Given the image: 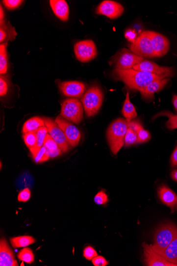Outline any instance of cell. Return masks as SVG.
I'll return each mask as SVG.
<instances>
[{
	"label": "cell",
	"instance_id": "6da1fadb",
	"mask_svg": "<svg viewBox=\"0 0 177 266\" xmlns=\"http://www.w3.org/2000/svg\"><path fill=\"white\" fill-rule=\"evenodd\" d=\"M113 73L117 80L124 82L129 88L138 90L140 92L153 81L168 78L142 72L133 69L126 70L115 69Z\"/></svg>",
	"mask_w": 177,
	"mask_h": 266
},
{
	"label": "cell",
	"instance_id": "7a4b0ae2",
	"mask_svg": "<svg viewBox=\"0 0 177 266\" xmlns=\"http://www.w3.org/2000/svg\"><path fill=\"white\" fill-rule=\"evenodd\" d=\"M128 127L129 122L122 118L115 120L109 127L107 139L111 151L114 155H116L123 146Z\"/></svg>",
	"mask_w": 177,
	"mask_h": 266
},
{
	"label": "cell",
	"instance_id": "3957f363",
	"mask_svg": "<svg viewBox=\"0 0 177 266\" xmlns=\"http://www.w3.org/2000/svg\"><path fill=\"white\" fill-rule=\"evenodd\" d=\"M103 100L102 90L97 86H91L83 95L81 102L84 111L89 117L95 115L99 111Z\"/></svg>",
	"mask_w": 177,
	"mask_h": 266
},
{
	"label": "cell",
	"instance_id": "277c9868",
	"mask_svg": "<svg viewBox=\"0 0 177 266\" xmlns=\"http://www.w3.org/2000/svg\"><path fill=\"white\" fill-rule=\"evenodd\" d=\"M177 236V226L172 223L161 225L156 229L154 237V244L152 247L155 252L167 247Z\"/></svg>",
	"mask_w": 177,
	"mask_h": 266
},
{
	"label": "cell",
	"instance_id": "5b68a950",
	"mask_svg": "<svg viewBox=\"0 0 177 266\" xmlns=\"http://www.w3.org/2000/svg\"><path fill=\"white\" fill-rule=\"evenodd\" d=\"M144 60V58L136 55L126 48L121 50L109 61L115 69L126 70L133 69L136 65Z\"/></svg>",
	"mask_w": 177,
	"mask_h": 266
},
{
	"label": "cell",
	"instance_id": "8992f818",
	"mask_svg": "<svg viewBox=\"0 0 177 266\" xmlns=\"http://www.w3.org/2000/svg\"><path fill=\"white\" fill-rule=\"evenodd\" d=\"M83 107L81 103L77 99H68L61 105V115L63 118L79 124L83 120Z\"/></svg>",
	"mask_w": 177,
	"mask_h": 266
},
{
	"label": "cell",
	"instance_id": "52a82bcc",
	"mask_svg": "<svg viewBox=\"0 0 177 266\" xmlns=\"http://www.w3.org/2000/svg\"><path fill=\"white\" fill-rule=\"evenodd\" d=\"M133 53L143 58L155 57L152 40L148 31H144L128 46Z\"/></svg>",
	"mask_w": 177,
	"mask_h": 266
},
{
	"label": "cell",
	"instance_id": "ba28073f",
	"mask_svg": "<svg viewBox=\"0 0 177 266\" xmlns=\"http://www.w3.org/2000/svg\"><path fill=\"white\" fill-rule=\"evenodd\" d=\"M76 59L83 63L93 60L97 55V49L93 41L83 40L76 43L74 47Z\"/></svg>",
	"mask_w": 177,
	"mask_h": 266
},
{
	"label": "cell",
	"instance_id": "9c48e42d",
	"mask_svg": "<svg viewBox=\"0 0 177 266\" xmlns=\"http://www.w3.org/2000/svg\"><path fill=\"white\" fill-rule=\"evenodd\" d=\"M45 125L48 129L49 133L61 149L63 153H66L69 148V144L62 129L55 121L48 118H43Z\"/></svg>",
	"mask_w": 177,
	"mask_h": 266
},
{
	"label": "cell",
	"instance_id": "30bf717a",
	"mask_svg": "<svg viewBox=\"0 0 177 266\" xmlns=\"http://www.w3.org/2000/svg\"><path fill=\"white\" fill-rule=\"evenodd\" d=\"M55 122L66 136L69 145L76 147L81 138V133L78 129L61 116H58Z\"/></svg>",
	"mask_w": 177,
	"mask_h": 266
},
{
	"label": "cell",
	"instance_id": "8fae6325",
	"mask_svg": "<svg viewBox=\"0 0 177 266\" xmlns=\"http://www.w3.org/2000/svg\"><path fill=\"white\" fill-rule=\"evenodd\" d=\"M133 69L142 71V72L166 76L168 78L173 77L175 74L173 67H161L154 62L146 60L136 65Z\"/></svg>",
	"mask_w": 177,
	"mask_h": 266
},
{
	"label": "cell",
	"instance_id": "7c38bea8",
	"mask_svg": "<svg viewBox=\"0 0 177 266\" xmlns=\"http://www.w3.org/2000/svg\"><path fill=\"white\" fill-rule=\"evenodd\" d=\"M124 11L123 6L119 3L110 0L103 1L96 9L97 15L105 16L111 19L121 16Z\"/></svg>",
	"mask_w": 177,
	"mask_h": 266
},
{
	"label": "cell",
	"instance_id": "4fadbf2b",
	"mask_svg": "<svg viewBox=\"0 0 177 266\" xmlns=\"http://www.w3.org/2000/svg\"><path fill=\"white\" fill-rule=\"evenodd\" d=\"M144 262L148 266H177L155 252L152 245L143 243Z\"/></svg>",
	"mask_w": 177,
	"mask_h": 266
},
{
	"label": "cell",
	"instance_id": "5bb4252c",
	"mask_svg": "<svg viewBox=\"0 0 177 266\" xmlns=\"http://www.w3.org/2000/svg\"><path fill=\"white\" fill-rule=\"evenodd\" d=\"M152 40L155 57L165 55L169 50L170 42L165 36L153 31H148Z\"/></svg>",
	"mask_w": 177,
	"mask_h": 266
},
{
	"label": "cell",
	"instance_id": "9a60e30c",
	"mask_svg": "<svg viewBox=\"0 0 177 266\" xmlns=\"http://www.w3.org/2000/svg\"><path fill=\"white\" fill-rule=\"evenodd\" d=\"M59 88L65 96L80 98L84 93L86 86L82 82L71 81L61 83Z\"/></svg>",
	"mask_w": 177,
	"mask_h": 266
},
{
	"label": "cell",
	"instance_id": "2e32d148",
	"mask_svg": "<svg viewBox=\"0 0 177 266\" xmlns=\"http://www.w3.org/2000/svg\"><path fill=\"white\" fill-rule=\"evenodd\" d=\"M0 266H18L14 251L10 248L7 241L4 238H2L0 241Z\"/></svg>",
	"mask_w": 177,
	"mask_h": 266
},
{
	"label": "cell",
	"instance_id": "e0dca14e",
	"mask_svg": "<svg viewBox=\"0 0 177 266\" xmlns=\"http://www.w3.org/2000/svg\"><path fill=\"white\" fill-rule=\"evenodd\" d=\"M158 194L161 202L170 207L172 212H174L175 207L177 205V194L165 185L159 188Z\"/></svg>",
	"mask_w": 177,
	"mask_h": 266
},
{
	"label": "cell",
	"instance_id": "ac0fdd59",
	"mask_svg": "<svg viewBox=\"0 0 177 266\" xmlns=\"http://www.w3.org/2000/svg\"><path fill=\"white\" fill-rule=\"evenodd\" d=\"M170 80V78L157 80L149 84V85L141 92V94L144 100H152L153 99L154 94L159 92L167 85Z\"/></svg>",
	"mask_w": 177,
	"mask_h": 266
},
{
	"label": "cell",
	"instance_id": "d6986e66",
	"mask_svg": "<svg viewBox=\"0 0 177 266\" xmlns=\"http://www.w3.org/2000/svg\"><path fill=\"white\" fill-rule=\"evenodd\" d=\"M51 7L57 17L63 22H67L69 18V8L64 0H51Z\"/></svg>",
	"mask_w": 177,
	"mask_h": 266
},
{
	"label": "cell",
	"instance_id": "ffe728a7",
	"mask_svg": "<svg viewBox=\"0 0 177 266\" xmlns=\"http://www.w3.org/2000/svg\"><path fill=\"white\" fill-rule=\"evenodd\" d=\"M17 32L9 22L0 21V42L1 44L13 41L17 36Z\"/></svg>",
	"mask_w": 177,
	"mask_h": 266
},
{
	"label": "cell",
	"instance_id": "44dd1931",
	"mask_svg": "<svg viewBox=\"0 0 177 266\" xmlns=\"http://www.w3.org/2000/svg\"><path fill=\"white\" fill-rule=\"evenodd\" d=\"M156 252L170 263L177 266V236L166 248Z\"/></svg>",
	"mask_w": 177,
	"mask_h": 266
},
{
	"label": "cell",
	"instance_id": "7402d4cb",
	"mask_svg": "<svg viewBox=\"0 0 177 266\" xmlns=\"http://www.w3.org/2000/svg\"><path fill=\"white\" fill-rule=\"evenodd\" d=\"M43 146L47 149V154L50 158H56L62 153L56 142L49 133L46 136Z\"/></svg>",
	"mask_w": 177,
	"mask_h": 266
},
{
	"label": "cell",
	"instance_id": "603a6c76",
	"mask_svg": "<svg viewBox=\"0 0 177 266\" xmlns=\"http://www.w3.org/2000/svg\"><path fill=\"white\" fill-rule=\"evenodd\" d=\"M129 126L134 130L137 137L138 143H143L150 140L151 135L150 133L144 129L138 121H130L129 122Z\"/></svg>",
	"mask_w": 177,
	"mask_h": 266
},
{
	"label": "cell",
	"instance_id": "cb8c5ba5",
	"mask_svg": "<svg viewBox=\"0 0 177 266\" xmlns=\"http://www.w3.org/2000/svg\"><path fill=\"white\" fill-rule=\"evenodd\" d=\"M122 113L128 122L136 118L137 116L136 109L130 101L128 93L126 94V99L125 101L122 109Z\"/></svg>",
	"mask_w": 177,
	"mask_h": 266
},
{
	"label": "cell",
	"instance_id": "d4e9b609",
	"mask_svg": "<svg viewBox=\"0 0 177 266\" xmlns=\"http://www.w3.org/2000/svg\"><path fill=\"white\" fill-rule=\"evenodd\" d=\"M36 242L34 238L29 236H20L10 239V242L13 248H25Z\"/></svg>",
	"mask_w": 177,
	"mask_h": 266
},
{
	"label": "cell",
	"instance_id": "484cf974",
	"mask_svg": "<svg viewBox=\"0 0 177 266\" xmlns=\"http://www.w3.org/2000/svg\"><path fill=\"white\" fill-rule=\"evenodd\" d=\"M44 119L39 117L32 118L25 123L23 128V133L37 131L38 129L44 127Z\"/></svg>",
	"mask_w": 177,
	"mask_h": 266
},
{
	"label": "cell",
	"instance_id": "4316f807",
	"mask_svg": "<svg viewBox=\"0 0 177 266\" xmlns=\"http://www.w3.org/2000/svg\"><path fill=\"white\" fill-rule=\"evenodd\" d=\"M8 43H3L0 45V74H5L8 70Z\"/></svg>",
	"mask_w": 177,
	"mask_h": 266
},
{
	"label": "cell",
	"instance_id": "83f0119b",
	"mask_svg": "<svg viewBox=\"0 0 177 266\" xmlns=\"http://www.w3.org/2000/svg\"><path fill=\"white\" fill-rule=\"evenodd\" d=\"M48 133V129L46 127H42L37 130V146L34 152L31 153L33 157L43 146L45 138Z\"/></svg>",
	"mask_w": 177,
	"mask_h": 266
},
{
	"label": "cell",
	"instance_id": "f1b7e54d",
	"mask_svg": "<svg viewBox=\"0 0 177 266\" xmlns=\"http://www.w3.org/2000/svg\"><path fill=\"white\" fill-rule=\"evenodd\" d=\"M23 138L25 145L30 149L31 153H33L37 146L36 131L24 133Z\"/></svg>",
	"mask_w": 177,
	"mask_h": 266
},
{
	"label": "cell",
	"instance_id": "f546056e",
	"mask_svg": "<svg viewBox=\"0 0 177 266\" xmlns=\"http://www.w3.org/2000/svg\"><path fill=\"white\" fill-rule=\"evenodd\" d=\"M17 256L20 261L27 264H31L35 260L33 252L28 248H24L21 251H19Z\"/></svg>",
	"mask_w": 177,
	"mask_h": 266
},
{
	"label": "cell",
	"instance_id": "4dcf8cb0",
	"mask_svg": "<svg viewBox=\"0 0 177 266\" xmlns=\"http://www.w3.org/2000/svg\"><path fill=\"white\" fill-rule=\"evenodd\" d=\"M156 116H166L168 118V120L166 123V126L168 129H177V115L174 114L171 112L165 111L159 113Z\"/></svg>",
	"mask_w": 177,
	"mask_h": 266
},
{
	"label": "cell",
	"instance_id": "1f68e13d",
	"mask_svg": "<svg viewBox=\"0 0 177 266\" xmlns=\"http://www.w3.org/2000/svg\"><path fill=\"white\" fill-rule=\"evenodd\" d=\"M137 143H138L137 135L132 128L129 126L125 137L124 144L126 146H129Z\"/></svg>",
	"mask_w": 177,
	"mask_h": 266
},
{
	"label": "cell",
	"instance_id": "d6a6232c",
	"mask_svg": "<svg viewBox=\"0 0 177 266\" xmlns=\"http://www.w3.org/2000/svg\"><path fill=\"white\" fill-rule=\"evenodd\" d=\"M33 158L36 163H42V162H44L50 159V157L47 154V149H46L44 146Z\"/></svg>",
	"mask_w": 177,
	"mask_h": 266
},
{
	"label": "cell",
	"instance_id": "836d02e7",
	"mask_svg": "<svg viewBox=\"0 0 177 266\" xmlns=\"http://www.w3.org/2000/svg\"><path fill=\"white\" fill-rule=\"evenodd\" d=\"M95 202L98 205L106 204L108 202L107 194L103 191L98 192L95 197Z\"/></svg>",
	"mask_w": 177,
	"mask_h": 266
},
{
	"label": "cell",
	"instance_id": "e575fe53",
	"mask_svg": "<svg viewBox=\"0 0 177 266\" xmlns=\"http://www.w3.org/2000/svg\"><path fill=\"white\" fill-rule=\"evenodd\" d=\"M24 1L21 0H4L2 3L8 10H15L21 5Z\"/></svg>",
	"mask_w": 177,
	"mask_h": 266
},
{
	"label": "cell",
	"instance_id": "d590c367",
	"mask_svg": "<svg viewBox=\"0 0 177 266\" xmlns=\"http://www.w3.org/2000/svg\"><path fill=\"white\" fill-rule=\"evenodd\" d=\"M83 256L87 260L92 261L98 256L97 252L91 246H88L83 251Z\"/></svg>",
	"mask_w": 177,
	"mask_h": 266
},
{
	"label": "cell",
	"instance_id": "8d00e7d4",
	"mask_svg": "<svg viewBox=\"0 0 177 266\" xmlns=\"http://www.w3.org/2000/svg\"><path fill=\"white\" fill-rule=\"evenodd\" d=\"M31 197V192L29 188L25 189L19 192L18 196L19 202H27L30 199Z\"/></svg>",
	"mask_w": 177,
	"mask_h": 266
},
{
	"label": "cell",
	"instance_id": "74e56055",
	"mask_svg": "<svg viewBox=\"0 0 177 266\" xmlns=\"http://www.w3.org/2000/svg\"><path fill=\"white\" fill-rule=\"evenodd\" d=\"M137 37L138 36H137V32L135 29H128L125 32V37L130 43H133L136 40Z\"/></svg>",
	"mask_w": 177,
	"mask_h": 266
},
{
	"label": "cell",
	"instance_id": "f35d334b",
	"mask_svg": "<svg viewBox=\"0 0 177 266\" xmlns=\"http://www.w3.org/2000/svg\"><path fill=\"white\" fill-rule=\"evenodd\" d=\"M8 86L7 82L6 81L4 78L1 76L0 79V95L5 96L8 93Z\"/></svg>",
	"mask_w": 177,
	"mask_h": 266
},
{
	"label": "cell",
	"instance_id": "ab89813d",
	"mask_svg": "<svg viewBox=\"0 0 177 266\" xmlns=\"http://www.w3.org/2000/svg\"><path fill=\"white\" fill-rule=\"evenodd\" d=\"M92 263H93L95 266H106L109 265V263L102 256H97L95 257L92 260Z\"/></svg>",
	"mask_w": 177,
	"mask_h": 266
},
{
	"label": "cell",
	"instance_id": "60d3db41",
	"mask_svg": "<svg viewBox=\"0 0 177 266\" xmlns=\"http://www.w3.org/2000/svg\"><path fill=\"white\" fill-rule=\"evenodd\" d=\"M171 163L173 166L177 167V146L172 155Z\"/></svg>",
	"mask_w": 177,
	"mask_h": 266
},
{
	"label": "cell",
	"instance_id": "b9f144b4",
	"mask_svg": "<svg viewBox=\"0 0 177 266\" xmlns=\"http://www.w3.org/2000/svg\"><path fill=\"white\" fill-rule=\"evenodd\" d=\"M4 10L2 8V6L0 5V21H2L4 20Z\"/></svg>",
	"mask_w": 177,
	"mask_h": 266
},
{
	"label": "cell",
	"instance_id": "7bdbcfd3",
	"mask_svg": "<svg viewBox=\"0 0 177 266\" xmlns=\"http://www.w3.org/2000/svg\"><path fill=\"white\" fill-rule=\"evenodd\" d=\"M173 103L176 112H177V95H175L173 98Z\"/></svg>",
	"mask_w": 177,
	"mask_h": 266
},
{
	"label": "cell",
	"instance_id": "ee69618b",
	"mask_svg": "<svg viewBox=\"0 0 177 266\" xmlns=\"http://www.w3.org/2000/svg\"><path fill=\"white\" fill-rule=\"evenodd\" d=\"M171 176L174 181L177 182V170H174L172 172Z\"/></svg>",
	"mask_w": 177,
	"mask_h": 266
},
{
	"label": "cell",
	"instance_id": "f6af8a7d",
	"mask_svg": "<svg viewBox=\"0 0 177 266\" xmlns=\"http://www.w3.org/2000/svg\"></svg>",
	"mask_w": 177,
	"mask_h": 266
}]
</instances>
